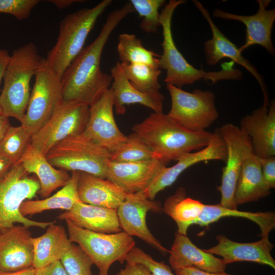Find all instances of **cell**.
Segmentation results:
<instances>
[{"mask_svg": "<svg viewBox=\"0 0 275 275\" xmlns=\"http://www.w3.org/2000/svg\"><path fill=\"white\" fill-rule=\"evenodd\" d=\"M134 12L129 2L108 15L98 36L82 49L64 73L61 79L63 100L90 106L109 89L112 77L101 70L102 53L115 28Z\"/></svg>", "mask_w": 275, "mask_h": 275, "instance_id": "6da1fadb", "label": "cell"}, {"mask_svg": "<svg viewBox=\"0 0 275 275\" xmlns=\"http://www.w3.org/2000/svg\"><path fill=\"white\" fill-rule=\"evenodd\" d=\"M132 130L150 148L153 158L165 165L181 155L207 146L212 132H195L184 127L168 114L151 113Z\"/></svg>", "mask_w": 275, "mask_h": 275, "instance_id": "7a4b0ae2", "label": "cell"}, {"mask_svg": "<svg viewBox=\"0 0 275 275\" xmlns=\"http://www.w3.org/2000/svg\"><path fill=\"white\" fill-rule=\"evenodd\" d=\"M185 3L184 0H170L160 13V25L162 29V53L159 58V67L166 71L164 81L181 88L201 79L210 80L212 84L222 80H240L241 71L233 68V64L225 65L218 71L206 72L194 67L177 48L173 37L172 20L173 13L179 6Z\"/></svg>", "mask_w": 275, "mask_h": 275, "instance_id": "3957f363", "label": "cell"}, {"mask_svg": "<svg viewBox=\"0 0 275 275\" xmlns=\"http://www.w3.org/2000/svg\"><path fill=\"white\" fill-rule=\"evenodd\" d=\"M42 59L32 42L13 51L3 79L4 84L0 95L2 115L21 121L30 97V82Z\"/></svg>", "mask_w": 275, "mask_h": 275, "instance_id": "277c9868", "label": "cell"}, {"mask_svg": "<svg viewBox=\"0 0 275 275\" xmlns=\"http://www.w3.org/2000/svg\"><path fill=\"white\" fill-rule=\"evenodd\" d=\"M112 3L111 0H103L93 8L68 14L60 21L56 43L45 58L60 79L84 48L86 39L97 19Z\"/></svg>", "mask_w": 275, "mask_h": 275, "instance_id": "5b68a950", "label": "cell"}, {"mask_svg": "<svg viewBox=\"0 0 275 275\" xmlns=\"http://www.w3.org/2000/svg\"><path fill=\"white\" fill-rule=\"evenodd\" d=\"M110 154L81 133L56 144L46 157L52 166L59 169L86 173L105 179Z\"/></svg>", "mask_w": 275, "mask_h": 275, "instance_id": "8992f818", "label": "cell"}, {"mask_svg": "<svg viewBox=\"0 0 275 275\" xmlns=\"http://www.w3.org/2000/svg\"><path fill=\"white\" fill-rule=\"evenodd\" d=\"M28 174L18 162L0 177V233L15 223L44 229L52 223L33 221L20 213L21 204L35 197L40 189L39 181Z\"/></svg>", "mask_w": 275, "mask_h": 275, "instance_id": "52a82bcc", "label": "cell"}, {"mask_svg": "<svg viewBox=\"0 0 275 275\" xmlns=\"http://www.w3.org/2000/svg\"><path fill=\"white\" fill-rule=\"evenodd\" d=\"M69 238L78 244L99 269L98 275H108L109 268L115 262L122 264L128 253L135 247L132 236L123 231L102 233L77 227L65 220Z\"/></svg>", "mask_w": 275, "mask_h": 275, "instance_id": "ba28073f", "label": "cell"}, {"mask_svg": "<svg viewBox=\"0 0 275 275\" xmlns=\"http://www.w3.org/2000/svg\"><path fill=\"white\" fill-rule=\"evenodd\" d=\"M21 126L31 137L50 118L62 101L61 79L43 58Z\"/></svg>", "mask_w": 275, "mask_h": 275, "instance_id": "9c48e42d", "label": "cell"}, {"mask_svg": "<svg viewBox=\"0 0 275 275\" xmlns=\"http://www.w3.org/2000/svg\"><path fill=\"white\" fill-rule=\"evenodd\" d=\"M171 99L168 115L186 129L195 132L206 131L218 118L214 93L195 89L192 92L166 85Z\"/></svg>", "mask_w": 275, "mask_h": 275, "instance_id": "30bf717a", "label": "cell"}, {"mask_svg": "<svg viewBox=\"0 0 275 275\" xmlns=\"http://www.w3.org/2000/svg\"><path fill=\"white\" fill-rule=\"evenodd\" d=\"M89 116V106L62 100L44 126L31 138L30 143L45 156L58 143L82 133Z\"/></svg>", "mask_w": 275, "mask_h": 275, "instance_id": "8fae6325", "label": "cell"}, {"mask_svg": "<svg viewBox=\"0 0 275 275\" xmlns=\"http://www.w3.org/2000/svg\"><path fill=\"white\" fill-rule=\"evenodd\" d=\"M225 142L227 156L226 165L222 169L220 204L227 208L237 209L235 191L241 168L247 154L252 151L250 138L238 126L231 123L218 129Z\"/></svg>", "mask_w": 275, "mask_h": 275, "instance_id": "7c38bea8", "label": "cell"}, {"mask_svg": "<svg viewBox=\"0 0 275 275\" xmlns=\"http://www.w3.org/2000/svg\"><path fill=\"white\" fill-rule=\"evenodd\" d=\"M226 156V145L217 129L212 132L207 146L195 152L181 155L176 160V163L172 167H163L142 192L147 198L154 200L159 191L172 185L179 175L190 167L198 162L208 160L225 162Z\"/></svg>", "mask_w": 275, "mask_h": 275, "instance_id": "4fadbf2b", "label": "cell"}, {"mask_svg": "<svg viewBox=\"0 0 275 275\" xmlns=\"http://www.w3.org/2000/svg\"><path fill=\"white\" fill-rule=\"evenodd\" d=\"M162 211L160 204L147 198L142 191L126 194L117 213L122 231L131 236H136L162 253L169 252L151 233L146 223L148 212Z\"/></svg>", "mask_w": 275, "mask_h": 275, "instance_id": "5bb4252c", "label": "cell"}, {"mask_svg": "<svg viewBox=\"0 0 275 275\" xmlns=\"http://www.w3.org/2000/svg\"><path fill=\"white\" fill-rule=\"evenodd\" d=\"M114 99L109 88L89 106V116L83 133L108 150H115L126 139L114 115Z\"/></svg>", "mask_w": 275, "mask_h": 275, "instance_id": "9a60e30c", "label": "cell"}, {"mask_svg": "<svg viewBox=\"0 0 275 275\" xmlns=\"http://www.w3.org/2000/svg\"><path fill=\"white\" fill-rule=\"evenodd\" d=\"M194 4L208 23L212 34V38L204 43L206 64L209 66L217 64L222 59L228 58L247 70L257 80L263 92L264 100L269 103L267 92L262 76L255 67L242 55L239 48L227 38L213 22L208 11L198 1Z\"/></svg>", "mask_w": 275, "mask_h": 275, "instance_id": "2e32d148", "label": "cell"}, {"mask_svg": "<svg viewBox=\"0 0 275 275\" xmlns=\"http://www.w3.org/2000/svg\"><path fill=\"white\" fill-rule=\"evenodd\" d=\"M257 2L258 10L252 15H241L215 9L212 16L223 19L238 21L245 25V42L239 48L241 52L252 45H259L274 56L275 51L271 40V32L275 20V10L267 9L271 2L270 0H257Z\"/></svg>", "mask_w": 275, "mask_h": 275, "instance_id": "e0dca14e", "label": "cell"}, {"mask_svg": "<svg viewBox=\"0 0 275 275\" xmlns=\"http://www.w3.org/2000/svg\"><path fill=\"white\" fill-rule=\"evenodd\" d=\"M28 228L14 225L0 233V271L14 272L33 266V237Z\"/></svg>", "mask_w": 275, "mask_h": 275, "instance_id": "ac0fdd59", "label": "cell"}, {"mask_svg": "<svg viewBox=\"0 0 275 275\" xmlns=\"http://www.w3.org/2000/svg\"><path fill=\"white\" fill-rule=\"evenodd\" d=\"M239 128L250 139L253 153L258 157L275 156V102L263 103L243 117Z\"/></svg>", "mask_w": 275, "mask_h": 275, "instance_id": "d6986e66", "label": "cell"}, {"mask_svg": "<svg viewBox=\"0 0 275 275\" xmlns=\"http://www.w3.org/2000/svg\"><path fill=\"white\" fill-rule=\"evenodd\" d=\"M216 238L218 241L216 245L204 250L222 257L225 264L248 261L275 269V261L271 255L273 245L269 240V235L262 237L258 241L249 243L235 242L224 235H218Z\"/></svg>", "mask_w": 275, "mask_h": 275, "instance_id": "ffe728a7", "label": "cell"}, {"mask_svg": "<svg viewBox=\"0 0 275 275\" xmlns=\"http://www.w3.org/2000/svg\"><path fill=\"white\" fill-rule=\"evenodd\" d=\"M164 166L152 158L143 161L116 162L109 161L106 178L119 186L126 194L143 191Z\"/></svg>", "mask_w": 275, "mask_h": 275, "instance_id": "44dd1931", "label": "cell"}, {"mask_svg": "<svg viewBox=\"0 0 275 275\" xmlns=\"http://www.w3.org/2000/svg\"><path fill=\"white\" fill-rule=\"evenodd\" d=\"M114 106L118 115L125 113L126 106L139 104L151 109L154 113H162L164 96L159 91L142 92L135 88L127 78L121 64L117 62L111 70Z\"/></svg>", "mask_w": 275, "mask_h": 275, "instance_id": "7402d4cb", "label": "cell"}, {"mask_svg": "<svg viewBox=\"0 0 275 275\" xmlns=\"http://www.w3.org/2000/svg\"><path fill=\"white\" fill-rule=\"evenodd\" d=\"M169 261L174 269L195 267L210 272H224L227 265L222 259L204 251L195 245L187 234L175 233V239L169 251Z\"/></svg>", "mask_w": 275, "mask_h": 275, "instance_id": "603a6c76", "label": "cell"}, {"mask_svg": "<svg viewBox=\"0 0 275 275\" xmlns=\"http://www.w3.org/2000/svg\"><path fill=\"white\" fill-rule=\"evenodd\" d=\"M60 220L68 219L77 227L95 232L116 233L120 227L117 209L77 202L71 209L60 214Z\"/></svg>", "mask_w": 275, "mask_h": 275, "instance_id": "cb8c5ba5", "label": "cell"}, {"mask_svg": "<svg viewBox=\"0 0 275 275\" xmlns=\"http://www.w3.org/2000/svg\"><path fill=\"white\" fill-rule=\"evenodd\" d=\"M80 201L95 206L117 209L126 193L111 180L80 172L77 184Z\"/></svg>", "mask_w": 275, "mask_h": 275, "instance_id": "d4e9b609", "label": "cell"}, {"mask_svg": "<svg viewBox=\"0 0 275 275\" xmlns=\"http://www.w3.org/2000/svg\"><path fill=\"white\" fill-rule=\"evenodd\" d=\"M28 174H35L40 184L39 194L48 197L53 191L64 186L71 177L67 171L57 169L46 156L30 143L19 161Z\"/></svg>", "mask_w": 275, "mask_h": 275, "instance_id": "484cf974", "label": "cell"}, {"mask_svg": "<svg viewBox=\"0 0 275 275\" xmlns=\"http://www.w3.org/2000/svg\"><path fill=\"white\" fill-rule=\"evenodd\" d=\"M270 193L262 174L259 157L252 151L243 162L237 182L234 198L237 206L257 201Z\"/></svg>", "mask_w": 275, "mask_h": 275, "instance_id": "4316f807", "label": "cell"}, {"mask_svg": "<svg viewBox=\"0 0 275 275\" xmlns=\"http://www.w3.org/2000/svg\"><path fill=\"white\" fill-rule=\"evenodd\" d=\"M72 243L64 228L52 222L44 234L33 238V267L41 268L60 260Z\"/></svg>", "mask_w": 275, "mask_h": 275, "instance_id": "83f0119b", "label": "cell"}, {"mask_svg": "<svg viewBox=\"0 0 275 275\" xmlns=\"http://www.w3.org/2000/svg\"><path fill=\"white\" fill-rule=\"evenodd\" d=\"M79 174V172H72L66 184L51 196L42 200L24 201L20 207L21 214L26 217L48 210L71 209L80 201L77 191Z\"/></svg>", "mask_w": 275, "mask_h": 275, "instance_id": "f1b7e54d", "label": "cell"}, {"mask_svg": "<svg viewBox=\"0 0 275 275\" xmlns=\"http://www.w3.org/2000/svg\"><path fill=\"white\" fill-rule=\"evenodd\" d=\"M225 217L244 218L254 222L260 228L261 237L269 235L275 228V214L273 212L242 211L225 207L220 203L205 204L201 215L194 225L207 226Z\"/></svg>", "mask_w": 275, "mask_h": 275, "instance_id": "f546056e", "label": "cell"}, {"mask_svg": "<svg viewBox=\"0 0 275 275\" xmlns=\"http://www.w3.org/2000/svg\"><path fill=\"white\" fill-rule=\"evenodd\" d=\"M204 205L198 200L186 197L185 189L180 187L167 199L162 211L174 220L178 232L187 234L188 228L201 215Z\"/></svg>", "mask_w": 275, "mask_h": 275, "instance_id": "4dcf8cb0", "label": "cell"}, {"mask_svg": "<svg viewBox=\"0 0 275 275\" xmlns=\"http://www.w3.org/2000/svg\"><path fill=\"white\" fill-rule=\"evenodd\" d=\"M117 50L122 63L145 64L155 68H159L160 55L146 48L142 40L134 34H120Z\"/></svg>", "mask_w": 275, "mask_h": 275, "instance_id": "1f68e13d", "label": "cell"}, {"mask_svg": "<svg viewBox=\"0 0 275 275\" xmlns=\"http://www.w3.org/2000/svg\"><path fill=\"white\" fill-rule=\"evenodd\" d=\"M121 64L127 78L137 90L143 93L159 91V69L145 64Z\"/></svg>", "mask_w": 275, "mask_h": 275, "instance_id": "d6a6232c", "label": "cell"}, {"mask_svg": "<svg viewBox=\"0 0 275 275\" xmlns=\"http://www.w3.org/2000/svg\"><path fill=\"white\" fill-rule=\"evenodd\" d=\"M153 158L152 152L145 142L132 132L126 139L110 154L109 161L128 162Z\"/></svg>", "mask_w": 275, "mask_h": 275, "instance_id": "836d02e7", "label": "cell"}, {"mask_svg": "<svg viewBox=\"0 0 275 275\" xmlns=\"http://www.w3.org/2000/svg\"><path fill=\"white\" fill-rule=\"evenodd\" d=\"M31 138L21 125L11 126L0 143V155L15 164L20 160Z\"/></svg>", "mask_w": 275, "mask_h": 275, "instance_id": "e575fe53", "label": "cell"}, {"mask_svg": "<svg viewBox=\"0 0 275 275\" xmlns=\"http://www.w3.org/2000/svg\"><path fill=\"white\" fill-rule=\"evenodd\" d=\"M164 0H131L134 11L142 18L140 28L147 33H156L160 26L159 10L165 4Z\"/></svg>", "mask_w": 275, "mask_h": 275, "instance_id": "d590c367", "label": "cell"}, {"mask_svg": "<svg viewBox=\"0 0 275 275\" xmlns=\"http://www.w3.org/2000/svg\"><path fill=\"white\" fill-rule=\"evenodd\" d=\"M60 261L68 275H92L93 262L78 245L72 243Z\"/></svg>", "mask_w": 275, "mask_h": 275, "instance_id": "8d00e7d4", "label": "cell"}, {"mask_svg": "<svg viewBox=\"0 0 275 275\" xmlns=\"http://www.w3.org/2000/svg\"><path fill=\"white\" fill-rule=\"evenodd\" d=\"M125 261L141 263L145 265L152 275H176L172 272L169 266L163 262L155 261L139 248L134 247L127 254Z\"/></svg>", "mask_w": 275, "mask_h": 275, "instance_id": "74e56055", "label": "cell"}, {"mask_svg": "<svg viewBox=\"0 0 275 275\" xmlns=\"http://www.w3.org/2000/svg\"><path fill=\"white\" fill-rule=\"evenodd\" d=\"M39 0H0V13L12 15L18 20L27 19Z\"/></svg>", "mask_w": 275, "mask_h": 275, "instance_id": "f35d334b", "label": "cell"}, {"mask_svg": "<svg viewBox=\"0 0 275 275\" xmlns=\"http://www.w3.org/2000/svg\"><path fill=\"white\" fill-rule=\"evenodd\" d=\"M264 181L271 189L275 187V156L259 157Z\"/></svg>", "mask_w": 275, "mask_h": 275, "instance_id": "ab89813d", "label": "cell"}, {"mask_svg": "<svg viewBox=\"0 0 275 275\" xmlns=\"http://www.w3.org/2000/svg\"><path fill=\"white\" fill-rule=\"evenodd\" d=\"M35 269L36 275H68L60 260L53 262L44 267Z\"/></svg>", "mask_w": 275, "mask_h": 275, "instance_id": "60d3db41", "label": "cell"}, {"mask_svg": "<svg viewBox=\"0 0 275 275\" xmlns=\"http://www.w3.org/2000/svg\"><path fill=\"white\" fill-rule=\"evenodd\" d=\"M117 275H152L144 265L138 263H126L124 268L121 269Z\"/></svg>", "mask_w": 275, "mask_h": 275, "instance_id": "b9f144b4", "label": "cell"}, {"mask_svg": "<svg viewBox=\"0 0 275 275\" xmlns=\"http://www.w3.org/2000/svg\"><path fill=\"white\" fill-rule=\"evenodd\" d=\"M176 275H233L224 272H210L201 270L195 267H188L174 270Z\"/></svg>", "mask_w": 275, "mask_h": 275, "instance_id": "7bdbcfd3", "label": "cell"}, {"mask_svg": "<svg viewBox=\"0 0 275 275\" xmlns=\"http://www.w3.org/2000/svg\"><path fill=\"white\" fill-rule=\"evenodd\" d=\"M10 57V55L7 50L0 49V84L3 79Z\"/></svg>", "mask_w": 275, "mask_h": 275, "instance_id": "ee69618b", "label": "cell"}, {"mask_svg": "<svg viewBox=\"0 0 275 275\" xmlns=\"http://www.w3.org/2000/svg\"><path fill=\"white\" fill-rule=\"evenodd\" d=\"M10 126L9 118L0 114V143Z\"/></svg>", "mask_w": 275, "mask_h": 275, "instance_id": "f6af8a7d", "label": "cell"}, {"mask_svg": "<svg viewBox=\"0 0 275 275\" xmlns=\"http://www.w3.org/2000/svg\"><path fill=\"white\" fill-rule=\"evenodd\" d=\"M13 166L8 159L0 155V177L4 176Z\"/></svg>", "mask_w": 275, "mask_h": 275, "instance_id": "bcb514c9", "label": "cell"}, {"mask_svg": "<svg viewBox=\"0 0 275 275\" xmlns=\"http://www.w3.org/2000/svg\"><path fill=\"white\" fill-rule=\"evenodd\" d=\"M53 4L55 6L59 9H64L70 6L72 4L75 3H80L84 2V1L80 0H50L47 1Z\"/></svg>", "mask_w": 275, "mask_h": 275, "instance_id": "7dc6e473", "label": "cell"}, {"mask_svg": "<svg viewBox=\"0 0 275 275\" xmlns=\"http://www.w3.org/2000/svg\"><path fill=\"white\" fill-rule=\"evenodd\" d=\"M0 275H36L35 269L32 266L26 269L14 272L0 271Z\"/></svg>", "mask_w": 275, "mask_h": 275, "instance_id": "c3c4849f", "label": "cell"}, {"mask_svg": "<svg viewBox=\"0 0 275 275\" xmlns=\"http://www.w3.org/2000/svg\"><path fill=\"white\" fill-rule=\"evenodd\" d=\"M0 114H2L1 108H0Z\"/></svg>", "mask_w": 275, "mask_h": 275, "instance_id": "681fc988", "label": "cell"}]
</instances>
